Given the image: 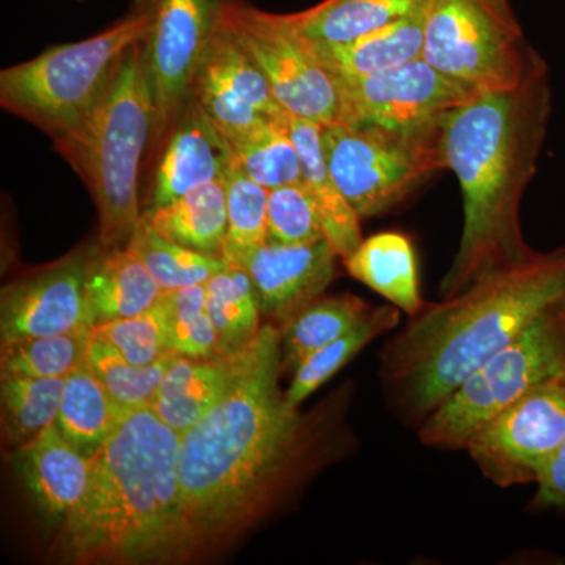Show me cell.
I'll return each instance as SVG.
<instances>
[{"instance_id": "f1b7e54d", "label": "cell", "mask_w": 565, "mask_h": 565, "mask_svg": "<svg viewBox=\"0 0 565 565\" xmlns=\"http://www.w3.org/2000/svg\"><path fill=\"white\" fill-rule=\"evenodd\" d=\"M401 313L403 311L392 303L373 307L359 326L307 356L294 370L291 384L285 392L288 403L292 407H299L316 390L321 388L338 371L343 370L345 364L359 355L367 344L396 329L401 323Z\"/></svg>"}, {"instance_id": "74e56055", "label": "cell", "mask_w": 565, "mask_h": 565, "mask_svg": "<svg viewBox=\"0 0 565 565\" xmlns=\"http://www.w3.org/2000/svg\"><path fill=\"white\" fill-rule=\"evenodd\" d=\"M92 334L137 364L158 363L173 353L167 343L159 305L147 313L99 323L93 327Z\"/></svg>"}, {"instance_id": "9a60e30c", "label": "cell", "mask_w": 565, "mask_h": 565, "mask_svg": "<svg viewBox=\"0 0 565 565\" xmlns=\"http://www.w3.org/2000/svg\"><path fill=\"white\" fill-rule=\"evenodd\" d=\"M92 256L74 255L11 282L0 297L2 343L47 334L92 332L87 274Z\"/></svg>"}, {"instance_id": "ffe728a7", "label": "cell", "mask_w": 565, "mask_h": 565, "mask_svg": "<svg viewBox=\"0 0 565 565\" xmlns=\"http://www.w3.org/2000/svg\"><path fill=\"white\" fill-rule=\"evenodd\" d=\"M288 128L302 162L303 185L313 199L321 218L323 236L344 262L363 243L360 225L362 218L340 191L330 172L323 152L322 126L289 115Z\"/></svg>"}, {"instance_id": "6da1fadb", "label": "cell", "mask_w": 565, "mask_h": 565, "mask_svg": "<svg viewBox=\"0 0 565 565\" xmlns=\"http://www.w3.org/2000/svg\"><path fill=\"white\" fill-rule=\"evenodd\" d=\"M281 334L263 326L228 393L181 434L174 555L195 552L258 516L299 471L310 430L280 390Z\"/></svg>"}, {"instance_id": "e575fe53", "label": "cell", "mask_w": 565, "mask_h": 565, "mask_svg": "<svg viewBox=\"0 0 565 565\" xmlns=\"http://www.w3.org/2000/svg\"><path fill=\"white\" fill-rule=\"evenodd\" d=\"M92 332L47 334L2 343L0 375L66 377L85 362Z\"/></svg>"}, {"instance_id": "e0dca14e", "label": "cell", "mask_w": 565, "mask_h": 565, "mask_svg": "<svg viewBox=\"0 0 565 565\" xmlns=\"http://www.w3.org/2000/svg\"><path fill=\"white\" fill-rule=\"evenodd\" d=\"M234 166L232 141L199 103L189 98L159 161L151 207L163 206L212 181Z\"/></svg>"}, {"instance_id": "4316f807", "label": "cell", "mask_w": 565, "mask_h": 565, "mask_svg": "<svg viewBox=\"0 0 565 565\" xmlns=\"http://www.w3.org/2000/svg\"><path fill=\"white\" fill-rule=\"evenodd\" d=\"M370 305L352 294L318 297L282 323L281 367L296 370L311 353L343 337L366 318Z\"/></svg>"}, {"instance_id": "7402d4cb", "label": "cell", "mask_w": 565, "mask_h": 565, "mask_svg": "<svg viewBox=\"0 0 565 565\" xmlns=\"http://www.w3.org/2000/svg\"><path fill=\"white\" fill-rule=\"evenodd\" d=\"M426 10L427 6L349 43H310L333 76L362 77L381 73L423 57Z\"/></svg>"}, {"instance_id": "2e32d148", "label": "cell", "mask_w": 565, "mask_h": 565, "mask_svg": "<svg viewBox=\"0 0 565 565\" xmlns=\"http://www.w3.org/2000/svg\"><path fill=\"white\" fill-rule=\"evenodd\" d=\"M337 258L332 245L322 239L305 245L266 243L233 264L252 278L262 315L282 326L329 288L337 277Z\"/></svg>"}, {"instance_id": "8992f818", "label": "cell", "mask_w": 565, "mask_h": 565, "mask_svg": "<svg viewBox=\"0 0 565 565\" xmlns=\"http://www.w3.org/2000/svg\"><path fill=\"white\" fill-rule=\"evenodd\" d=\"M154 17L156 7H145L99 35L3 70L0 104L57 139L103 98L128 51L150 36Z\"/></svg>"}, {"instance_id": "f35d334b", "label": "cell", "mask_w": 565, "mask_h": 565, "mask_svg": "<svg viewBox=\"0 0 565 565\" xmlns=\"http://www.w3.org/2000/svg\"><path fill=\"white\" fill-rule=\"evenodd\" d=\"M535 486L531 509L565 512V446Z\"/></svg>"}, {"instance_id": "5bb4252c", "label": "cell", "mask_w": 565, "mask_h": 565, "mask_svg": "<svg viewBox=\"0 0 565 565\" xmlns=\"http://www.w3.org/2000/svg\"><path fill=\"white\" fill-rule=\"evenodd\" d=\"M191 98L230 141L286 114L269 82L221 20L193 77Z\"/></svg>"}, {"instance_id": "f546056e", "label": "cell", "mask_w": 565, "mask_h": 565, "mask_svg": "<svg viewBox=\"0 0 565 565\" xmlns=\"http://www.w3.org/2000/svg\"><path fill=\"white\" fill-rule=\"evenodd\" d=\"M66 377L0 375L2 437L13 449L31 444L57 419Z\"/></svg>"}, {"instance_id": "44dd1931", "label": "cell", "mask_w": 565, "mask_h": 565, "mask_svg": "<svg viewBox=\"0 0 565 565\" xmlns=\"http://www.w3.org/2000/svg\"><path fill=\"white\" fill-rule=\"evenodd\" d=\"M163 291L150 270L128 247L104 248L92 256L87 274V300L93 327L147 313Z\"/></svg>"}, {"instance_id": "836d02e7", "label": "cell", "mask_w": 565, "mask_h": 565, "mask_svg": "<svg viewBox=\"0 0 565 565\" xmlns=\"http://www.w3.org/2000/svg\"><path fill=\"white\" fill-rule=\"evenodd\" d=\"M158 305L170 351L192 359L221 356L217 333L207 311L206 286L163 292Z\"/></svg>"}, {"instance_id": "8fae6325", "label": "cell", "mask_w": 565, "mask_h": 565, "mask_svg": "<svg viewBox=\"0 0 565 565\" xmlns=\"http://www.w3.org/2000/svg\"><path fill=\"white\" fill-rule=\"evenodd\" d=\"M565 446V374L534 386L470 438L465 449L492 484H537Z\"/></svg>"}, {"instance_id": "484cf974", "label": "cell", "mask_w": 565, "mask_h": 565, "mask_svg": "<svg viewBox=\"0 0 565 565\" xmlns=\"http://www.w3.org/2000/svg\"><path fill=\"white\" fill-rule=\"evenodd\" d=\"M429 0H322L291 14L294 25L313 44H343L424 9Z\"/></svg>"}, {"instance_id": "d4e9b609", "label": "cell", "mask_w": 565, "mask_h": 565, "mask_svg": "<svg viewBox=\"0 0 565 565\" xmlns=\"http://www.w3.org/2000/svg\"><path fill=\"white\" fill-rule=\"evenodd\" d=\"M125 412L84 362L66 375L55 426L71 446L92 459L109 440Z\"/></svg>"}, {"instance_id": "8d00e7d4", "label": "cell", "mask_w": 565, "mask_h": 565, "mask_svg": "<svg viewBox=\"0 0 565 565\" xmlns=\"http://www.w3.org/2000/svg\"><path fill=\"white\" fill-rule=\"evenodd\" d=\"M326 239L318 210L303 182L273 189L267 196V243L315 244Z\"/></svg>"}, {"instance_id": "7a4b0ae2", "label": "cell", "mask_w": 565, "mask_h": 565, "mask_svg": "<svg viewBox=\"0 0 565 565\" xmlns=\"http://www.w3.org/2000/svg\"><path fill=\"white\" fill-rule=\"evenodd\" d=\"M552 98L550 68L539 55L519 87L481 93L446 115V170L459 182L463 223L441 299L534 255L523 234L522 203L537 173Z\"/></svg>"}, {"instance_id": "5b68a950", "label": "cell", "mask_w": 565, "mask_h": 565, "mask_svg": "<svg viewBox=\"0 0 565 565\" xmlns=\"http://www.w3.org/2000/svg\"><path fill=\"white\" fill-rule=\"evenodd\" d=\"M154 129L147 40L122 58L103 98L84 120L54 139L92 192L103 248L126 247L139 223V169Z\"/></svg>"}, {"instance_id": "1f68e13d", "label": "cell", "mask_w": 565, "mask_h": 565, "mask_svg": "<svg viewBox=\"0 0 565 565\" xmlns=\"http://www.w3.org/2000/svg\"><path fill=\"white\" fill-rule=\"evenodd\" d=\"M289 114L232 141L234 162L267 191L302 182V162L288 128Z\"/></svg>"}, {"instance_id": "d6986e66", "label": "cell", "mask_w": 565, "mask_h": 565, "mask_svg": "<svg viewBox=\"0 0 565 565\" xmlns=\"http://www.w3.org/2000/svg\"><path fill=\"white\" fill-rule=\"evenodd\" d=\"M237 355L192 359L174 353L150 405L177 433H185L228 393L243 363Z\"/></svg>"}, {"instance_id": "83f0119b", "label": "cell", "mask_w": 565, "mask_h": 565, "mask_svg": "<svg viewBox=\"0 0 565 565\" xmlns=\"http://www.w3.org/2000/svg\"><path fill=\"white\" fill-rule=\"evenodd\" d=\"M206 286L207 311L221 355H237L256 340L263 326L258 297L243 267L228 263Z\"/></svg>"}, {"instance_id": "d6a6232c", "label": "cell", "mask_w": 565, "mask_h": 565, "mask_svg": "<svg viewBox=\"0 0 565 565\" xmlns=\"http://www.w3.org/2000/svg\"><path fill=\"white\" fill-rule=\"evenodd\" d=\"M173 355L174 353L158 363H132L92 334L85 352V363L102 382L111 399L125 411H132L150 407Z\"/></svg>"}, {"instance_id": "4dcf8cb0", "label": "cell", "mask_w": 565, "mask_h": 565, "mask_svg": "<svg viewBox=\"0 0 565 565\" xmlns=\"http://www.w3.org/2000/svg\"><path fill=\"white\" fill-rule=\"evenodd\" d=\"M126 247L147 266L163 292L204 285L228 266L221 256L206 255L167 239L152 228L143 214Z\"/></svg>"}, {"instance_id": "3957f363", "label": "cell", "mask_w": 565, "mask_h": 565, "mask_svg": "<svg viewBox=\"0 0 565 565\" xmlns=\"http://www.w3.org/2000/svg\"><path fill=\"white\" fill-rule=\"evenodd\" d=\"M565 299V244L493 270L462 292L427 303L382 352L388 407L418 427L490 356Z\"/></svg>"}, {"instance_id": "4fadbf2b", "label": "cell", "mask_w": 565, "mask_h": 565, "mask_svg": "<svg viewBox=\"0 0 565 565\" xmlns=\"http://www.w3.org/2000/svg\"><path fill=\"white\" fill-rule=\"evenodd\" d=\"M214 0H159L147 39L148 70L154 96L151 140H162L191 98L193 77L218 22Z\"/></svg>"}, {"instance_id": "603a6c76", "label": "cell", "mask_w": 565, "mask_h": 565, "mask_svg": "<svg viewBox=\"0 0 565 565\" xmlns=\"http://www.w3.org/2000/svg\"><path fill=\"white\" fill-rule=\"evenodd\" d=\"M344 266L351 277L411 318L427 305L419 289L414 244L404 234L384 232L363 239Z\"/></svg>"}, {"instance_id": "ac0fdd59", "label": "cell", "mask_w": 565, "mask_h": 565, "mask_svg": "<svg viewBox=\"0 0 565 565\" xmlns=\"http://www.w3.org/2000/svg\"><path fill=\"white\" fill-rule=\"evenodd\" d=\"M11 460L33 504L47 519L65 522L87 492L92 459L71 446L55 423L14 449Z\"/></svg>"}, {"instance_id": "9c48e42d", "label": "cell", "mask_w": 565, "mask_h": 565, "mask_svg": "<svg viewBox=\"0 0 565 565\" xmlns=\"http://www.w3.org/2000/svg\"><path fill=\"white\" fill-rule=\"evenodd\" d=\"M539 52L511 0H429L423 57L479 92L519 87Z\"/></svg>"}, {"instance_id": "cb8c5ba5", "label": "cell", "mask_w": 565, "mask_h": 565, "mask_svg": "<svg viewBox=\"0 0 565 565\" xmlns=\"http://www.w3.org/2000/svg\"><path fill=\"white\" fill-rule=\"evenodd\" d=\"M143 215L167 239L223 258L228 230L225 180L193 189L169 204L150 207Z\"/></svg>"}, {"instance_id": "d590c367", "label": "cell", "mask_w": 565, "mask_h": 565, "mask_svg": "<svg viewBox=\"0 0 565 565\" xmlns=\"http://www.w3.org/2000/svg\"><path fill=\"white\" fill-rule=\"evenodd\" d=\"M228 230L222 256L236 262L244 253L267 243V196L269 191L234 166L225 178Z\"/></svg>"}, {"instance_id": "30bf717a", "label": "cell", "mask_w": 565, "mask_h": 565, "mask_svg": "<svg viewBox=\"0 0 565 565\" xmlns=\"http://www.w3.org/2000/svg\"><path fill=\"white\" fill-rule=\"evenodd\" d=\"M218 20L264 74L278 104L294 117L333 126L344 122L340 84L323 66L291 14L225 3Z\"/></svg>"}, {"instance_id": "277c9868", "label": "cell", "mask_w": 565, "mask_h": 565, "mask_svg": "<svg viewBox=\"0 0 565 565\" xmlns=\"http://www.w3.org/2000/svg\"><path fill=\"white\" fill-rule=\"evenodd\" d=\"M181 434L150 407L126 411L92 457L87 492L62 523L63 552L79 564L173 557L180 522Z\"/></svg>"}, {"instance_id": "ba28073f", "label": "cell", "mask_w": 565, "mask_h": 565, "mask_svg": "<svg viewBox=\"0 0 565 565\" xmlns=\"http://www.w3.org/2000/svg\"><path fill=\"white\" fill-rule=\"evenodd\" d=\"M445 117L407 128H322L330 172L360 218L377 217L393 210L423 182L446 170Z\"/></svg>"}, {"instance_id": "7c38bea8", "label": "cell", "mask_w": 565, "mask_h": 565, "mask_svg": "<svg viewBox=\"0 0 565 565\" xmlns=\"http://www.w3.org/2000/svg\"><path fill=\"white\" fill-rule=\"evenodd\" d=\"M343 95V125L407 128L438 120L481 95L424 57L362 77H337Z\"/></svg>"}, {"instance_id": "52a82bcc", "label": "cell", "mask_w": 565, "mask_h": 565, "mask_svg": "<svg viewBox=\"0 0 565 565\" xmlns=\"http://www.w3.org/2000/svg\"><path fill=\"white\" fill-rule=\"evenodd\" d=\"M565 374V299L468 375L418 426L424 446L465 449L479 429L527 392Z\"/></svg>"}]
</instances>
